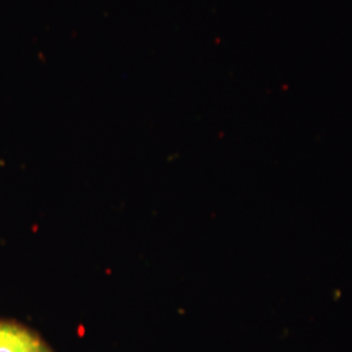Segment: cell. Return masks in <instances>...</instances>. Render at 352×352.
<instances>
[{"instance_id": "cell-1", "label": "cell", "mask_w": 352, "mask_h": 352, "mask_svg": "<svg viewBox=\"0 0 352 352\" xmlns=\"http://www.w3.org/2000/svg\"><path fill=\"white\" fill-rule=\"evenodd\" d=\"M0 352L54 351L30 327L11 320H0Z\"/></svg>"}]
</instances>
